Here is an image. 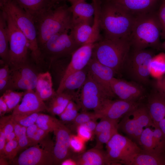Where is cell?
Returning <instances> with one entry per match:
<instances>
[{"label": "cell", "instance_id": "cell-1", "mask_svg": "<svg viewBox=\"0 0 165 165\" xmlns=\"http://www.w3.org/2000/svg\"><path fill=\"white\" fill-rule=\"evenodd\" d=\"M99 17L103 37L129 40L134 16L112 0H101Z\"/></svg>", "mask_w": 165, "mask_h": 165}, {"label": "cell", "instance_id": "cell-2", "mask_svg": "<svg viewBox=\"0 0 165 165\" xmlns=\"http://www.w3.org/2000/svg\"><path fill=\"white\" fill-rule=\"evenodd\" d=\"M65 2L60 1L54 7L35 23L40 50L53 35L70 30L73 21L72 15L70 6H68Z\"/></svg>", "mask_w": 165, "mask_h": 165}, {"label": "cell", "instance_id": "cell-3", "mask_svg": "<svg viewBox=\"0 0 165 165\" xmlns=\"http://www.w3.org/2000/svg\"><path fill=\"white\" fill-rule=\"evenodd\" d=\"M161 33L157 14L149 12L135 16L129 38L131 47L135 50L157 48Z\"/></svg>", "mask_w": 165, "mask_h": 165}, {"label": "cell", "instance_id": "cell-4", "mask_svg": "<svg viewBox=\"0 0 165 165\" xmlns=\"http://www.w3.org/2000/svg\"><path fill=\"white\" fill-rule=\"evenodd\" d=\"M131 48L129 40L102 37L94 46L93 55L117 73L122 70Z\"/></svg>", "mask_w": 165, "mask_h": 165}, {"label": "cell", "instance_id": "cell-5", "mask_svg": "<svg viewBox=\"0 0 165 165\" xmlns=\"http://www.w3.org/2000/svg\"><path fill=\"white\" fill-rule=\"evenodd\" d=\"M1 10L8 13L27 38L31 56L38 64L42 62L39 47L36 27L32 19L13 0H5L0 3Z\"/></svg>", "mask_w": 165, "mask_h": 165}, {"label": "cell", "instance_id": "cell-6", "mask_svg": "<svg viewBox=\"0 0 165 165\" xmlns=\"http://www.w3.org/2000/svg\"><path fill=\"white\" fill-rule=\"evenodd\" d=\"M112 98L88 72L82 85L75 92L74 101L82 111H99L106 101Z\"/></svg>", "mask_w": 165, "mask_h": 165}, {"label": "cell", "instance_id": "cell-7", "mask_svg": "<svg viewBox=\"0 0 165 165\" xmlns=\"http://www.w3.org/2000/svg\"><path fill=\"white\" fill-rule=\"evenodd\" d=\"M154 56L148 50L133 49L130 52L123 68L129 78L141 85L146 84L149 81L151 63Z\"/></svg>", "mask_w": 165, "mask_h": 165}, {"label": "cell", "instance_id": "cell-8", "mask_svg": "<svg viewBox=\"0 0 165 165\" xmlns=\"http://www.w3.org/2000/svg\"><path fill=\"white\" fill-rule=\"evenodd\" d=\"M67 30L57 34L50 38L40 49L43 61L52 62L71 57L80 47Z\"/></svg>", "mask_w": 165, "mask_h": 165}, {"label": "cell", "instance_id": "cell-9", "mask_svg": "<svg viewBox=\"0 0 165 165\" xmlns=\"http://www.w3.org/2000/svg\"><path fill=\"white\" fill-rule=\"evenodd\" d=\"M3 11L6 13L9 37L8 64L12 68L28 63V56L30 51L26 37L9 14Z\"/></svg>", "mask_w": 165, "mask_h": 165}, {"label": "cell", "instance_id": "cell-10", "mask_svg": "<svg viewBox=\"0 0 165 165\" xmlns=\"http://www.w3.org/2000/svg\"><path fill=\"white\" fill-rule=\"evenodd\" d=\"M153 124L146 105L140 104L122 117L118 123V129L138 144L143 130Z\"/></svg>", "mask_w": 165, "mask_h": 165}, {"label": "cell", "instance_id": "cell-11", "mask_svg": "<svg viewBox=\"0 0 165 165\" xmlns=\"http://www.w3.org/2000/svg\"><path fill=\"white\" fill-rule=\"evenodd\" d=\"M106 144L108 156L114 165L123 164L142 151L136 142L118 133L115 134Z\"/></svg>", "mask_w": 165, "mask_h": 165}, {"label": "cell", "instance_id": "cell-12", "mask_svg": "<svg viewBox=\"0 0 165 165\" xmlns=\"http://www.w3.org/2000/svg\"><path fill=\"white\" fill-rule=\"evenodd\" d=\"M47 137L21 152L14 163L18 165H54V146L52 141Z\"/></svg>", "mask_w": 165, "mask_h": 165}, {"label": "cell", "instance_id": "cell-13", "mask_svg": "<svg viewBox=\"0 0 165 165\" xmlns=\"http://www.w3.org/2000/svg\"><path fill=\"white\" fill-rule=\"evenodd\" d=\"M100 34L94 31L88 41L77 49L72 54L70 63L62 78L59 84L72 73L85 68L91 59L95 43L99 39Z\"/></svg>", "mask_w": 165, "mask_h": 165}, {"label": "cell", "instance_id": "cell-14", "mask_svg": "<svg viewBox=\"0 0 165 165\" xmlns=\"http://www.w3.org/2000/svg\"><path fill=\"white\" fill-rule=\"evenodd\" d=\"M29 63L11 68L6 89L35 91L38 76L35 70Z\"/></svg>", "mask_w": 165, "mask_h": 165}, {"label": "cell", "instance_id": "cell-15", "mask_svg": "<svg viewBox=\"0 0 165 165\" xmlns=\"http://www.w3.org/2000/svg\"><path fill=\"white\" fill-rule=\"evenodd\" d=\"M110 86L115 96L124 101L139 102L145 94L141 85L133 81H128L114 77L111 81Z\"/></svg>", "mask_w": 165, "mask_h": 165}, {"label": "cell", "instance_id": "cell-16", "mask_svg": "<svg viewBox=\"0 0 165 165\" xmlns=\"http://www.w3.org/2000/svg\"><path fill=\"white\" fill-rule=\"evenodd\" d=\"M140 104L139 102L129 101L120 99L113 100L108 99L99 111L95 112L97 114L99 119L105 118L118 121Z\"/></svg>", "mask_w": 165, "mask_h": 165}, {"label": "cell", "instance_id": "cell-17", "mask_svg": "<svg viewBox=\"0 0 165 165\" xmlns=\"http://www.w3.org/2000/svg\"><path fill=\"white\" fill-rule=\"evenodd\" d=\"M53 132L56 136L53 150L54 165H60L64 160L71 157L70 146L71 133L69 129L61 122Z\"/></svg>", "mask_w": 165, "mask_h": 165}, {"label": "cell", "instance_id": "cell-18", "mask_svg": "<svg viewBox=\"0 0 165 165\" xmlns=\"http://www.w3.org/2000/svg\"><path fill=\"white\" fill-rule=\"evenodd\" d=\"M86 67L88 73L112 98L115 97L111 88L110 82L116 73L115 72L98 61L93 55Z\"/></svg>", "mask_w": 165, "mask_h": 165}, {"label": "cell", "instance_id": "cell-19", "mask_svg": "<svg viewBox=\"0 0 165 165\" xmlns=\"http://www.w3.org/2000/svg\"><path fill=\"white\" fill-rule=\"evenodd\" d=\"M35 23L54 7L59 0H13Z\"/></svg>", "mask_w": 165, "mask_h": 165}, {"label": "cell", "instance_id": "cell-20", "mask_svg": "<svg viewBox=\"0 0 165 165\" xmlns=\"http://www.w3.org/2000/svg\"><path fill=\"white\" fill-rule=\"evenodd\" d=\"M47 110V107L34 90L25 91L21 102L12 114H30Z\"/></svg>", "mask_w": 165, "mask_h": 165}, {"label": "cell", "instance_id": "cell-21", "mask_svg": "<svg viewBox=\"0 0 165 165\" xmlns=\"http://www.w3.org/2000/svg\"><path fill=\"white\" fill-rule=\"evenodd\" d=\"M73 156L77 165H114L106 151L95 147Z\"/></svg>", "mask_w": 165, "mask_h": 165}, {"label": "cell", "instance_id": "cell-22", "mask_svg": "<svg viewBox=\"0 0 165 165\" xmlns=\"http://www.w3.org/2000/svg\"><path fill=\"white\" fill-rule=\"evenodd\" d=\"M69 2L72 13L73 20L86 22L92 25L95 7L93 2H87L86 0H59Z\"/></svg>", "mask_w": 165, "mask_h": 165}, {"label": "cell", "instance_id": "cell-23", "mask_svg": "<svg viewBox=\"0 0 165 165\" xmlns=\"http://www.w3.org/2000/svg\"><path fill=\"white\" fill-rule=\"evenodd\" d=\"M133 16L149 12L159 0H112Z\"/></svg>", "mask_w": 165, "mask_h": 165}, {"label": "cell", "instance_id": "cell-24", "mask_svg": "<svg viewBox=\"0 0 165 165\" xmlns=\"http://www.w3.org/2000/svg\"><path fill=\"white\" fill-rule=\"evenodd\" d=\"M146 106L154 124L165 118V97L156 90L149 96Z\"/></svg>", "mask_w": 165, "mask_h": 165}, {"label": "cell", "instance_id": "cell-25", "mask_svg": "<svg viewBox=\"0 0 165 165\" xmlns=\"http://www.w3.org/2000/svg\"><path fill=\"white\" fill-rule=\"evenodd\" d=\"M35 91L44 101L50 100L56 94L53 88L52 77L49 72L38 73Z\"/></svg>", "mask_w": 165, "mask_h": 165}, {"label": "cell", "instance_id": "cell-26", "mask_svg": "<svg viewBox=\"0 0 165 165\" xmlns=\"http://www.w3.org/2000/svg\"><path fill=\"white\" fill-rule=\"evenodd\" d=\"M126 165H165V152L136 154L124 163Z\"/></svg>", "mask_w": 165, "mask_h": 165}, {"label": "cell", "instance_id": "cell-27", "mask_svg": "<svg viewBox=\"0 0 165 165\" xmlns=\"http://www.w3.org/2000/svg\"><path fill=\"white\" fill-rule=\"evenodd\" d=\"M0 56L1 61L9 63V37L7 23L5 12H0Z\"/></svg>", "mask_w": 165, "mask_h": 165}, {"label": "cell", "instance_id": "cell-28", "mask_svg": "<svg viewBox=\"0 0 165 165\" xmlns=\"http://www.w3.org/2000/svg\"><path fill=\"white\" fill-rule=\"evenodd\" d=\"M75 91H65L57 93L50 100L47 111L53 115L59 116L64 111L69 102L74 100Z\"/></svg>", "mask_w": 165, "mask_h": 165}, {"label": "cell", "instance_id": "cell-29", "mask_svg": "<svg viewBox=\"0 0 165 165\" xmlns=\"http://www.w3.org/2000/svg\"><path fill=\"white\" fill-rule=\"evenodd\" d=\"M93 26L79 20H73L70 33L75 42L80 46L89 40L93 31Z\"/></svg>", "mask_w": 165, "mask_h": 165}, {"label": "cell", "instance_id": "cell-30", "mask_svg": "<svg viewBox=\"0 0 165 165\" xmlns=\"http://www.w3.org/2000/svg\"><path fill=\"white\" fill-rule=\"evenodd\" d=\"M86 66L68 76L62 84H59L56 92L60 93L65 91H75L79 89L87 78L88 70Z\"/></svg>", "mask_w": 165, "mask_h": 165}, {"label": "cell", "instance_id": "cell-31", "mask_svg": "<svg viewBox=\"0 0 165 165\" xmlns=\"http://www.w3.org/2000/svg\"><path fill=\"white\" fill-rule=\"evenodd\" d=\"M145 128L142 132L139 138L138 145L145 152L160 153L162 152L157 145L153 135L152 129L151 127Z\"/></svg>", "mask_w": 165, "mask_h": 165}, {"label": "cell", "instance_id": "cell-32", "mask_svg": "<svg viewBox=\"0 0 165 165\" xmlns=\"http://www.w3.org/2000/svg\"><path fill=\"white\" fill-rule=\"evenodd\" d=\"M49 133L39 128L36 123L27 127L26 134L30 146L41 142L47 136Z\"/></svg>", "mask_w": 165, "mask_h": 165}, {"label": "cell", "instance_id": "cell-33", "mask_svg": "<svg viewBox=\"0 0 165 165\" xmlns=\"http://www.w3.org/2000/svg\"><path fill=\"white\" fill-rule=\"evenodd\" d=\"M61 122L52 116L40 113L35 123L40 128L50 133L53 132Z\"/></svg>", "mask_w": 165, "mask_h": 165}, {"label": "cell", "instance_id": "cell-34", "mask_svg": "<svg viewBox=\"0 0 165 165\" xmlns=\"http://www.w3.org/2000/svg\"><path fill=\"white\" fill-rule=\"evenodd\" d=\"M24 92H17L10 89L6 90L2 95L8 108V112L13 110L22 100Z\"/></svg>", "mask_w": 165, "mask_h": 165}, {"label": "cell", "instance_id": "cell-35", "mask_svg": "<svg viewBox=\"0 0 165 165\" xmlns=\"http://www.w3.org/2000/svg\"><path fill=\"white\" fill-rule=\"evenodd\" d=\"M80 108L74 100L71 101L62 112L59 116L62 123H70L79 113Z\"/></svg>", "mask_w": 165, "mask_h": 165}, {"label": "cell", "instance_id": "cell-36", "mask_svg": "<svg viewBox=\"0 0 165 165\" xmlns=\"http://www.w3.org/2000/svg\"><path fill=\"white\" fill-rule=\"evenodd\" d=\"M157 79L165 74V53H161L154 56L151 63V70Z\"/></svg>", "mask_w": 165, "mask_h": 165}, {"label": "cell", "instance_id": "cell-37", "mask_svg": "<svg viewBox=\"0 0 165 165\" xmlns=\"http://www.w3.org/2000/svg\"><path fill=\"white\" fill-rule=\"evenodd\" d=\"M99 119L97 114L95 112H89L82 111L79 113L75 119L71 123L69 129L70 130H76L77 127L88 122Z\"/></svg>", "mask_w": 165, "mask_h": 165}, {"label": "cell", "instance_id": "cell-38", "mask_svg": "<svg viewBox=\"0 0 165 165\" xmlns=\"http://www.w3.org/2000/svg\"><path fill=\"white\" fill-rule=\"evenodd\" d=\"M39 112L30 114H12L13 119L20 124L28 127L35 123Z\"/></svg>", "mask_w": 165, "mask_h": 165}, {"label": "cell", "instance_id": "cell-39", "mask_svg": "<svg viewBox=\"0 0 165 165\" xmlns=\"http://www.w3.org/2000/svg\"><path fill=\"white\" fill-rule=\"evenodd\" d=\"M118 121L105 118H101L99 123H97L94 134L97 135L102 132L118 129Z\"/></svg>", "mask_w": 165, "mask_h": 165}, {"label": "cell", "instance_id": "cell-40", "mask_svg": "<svg viewBox=\"0 0 165 165\" xmlns=\"http://www.w3.org/2000/svg\"><path fill=\"white\" fill-rule=\"evenodd\" d=\"M18 151V142L16 139L6 142L4 150V157L13 160Z\"/></svg>", "mask_w": 165, "mask_h": 165}, {"label": "cell", "instance_id": "cell-41", "mask_svg": "<svg viewBox=\"0 0 165 165\" xmlns=\"http://www.w3.org/2000/svg\"><path fill=\"white\" fill-rule=\"evenodd\" d=\"M85 142L83 140L77 135L71 134L70 146L72 151L76 153H81L85 148Z\"/></svg>", "mask_w": 165, "mask_h": 165}, {"label": "cell", "instance_id": "cell-42", "mask_svg": "<svg viewBox=\"0 0 165 165\" xmlns=\"http://www.w3.org/2000/svg\"><path fill=\"white\" fill-rule=\"evenodd\" d=\"M0 128L3 130L6 137L14 132L13 120L11 115L1 116L0 119Z\"/></svg>", "mask_w": 165, "mask_h": 165}, {"label": "cell", "instance_id": "cell-43", "mask_svg": "<svg viewBox=\"0 0 165 165\" xmlns=\"http://www.w3.org/2000/svg\"><path fill=\"white\" fill-rule=\"evenodd\" d=\"M161 28V37L165 39V0H162L157 14Z\"/></svg>", "mask_w": 165, "mask_h": 165}, {"label": "cell", "instance_id": "cell-44", "mask_svg": "<svg viewBox=\"0 0 165 165\" xmlns=\"http://www.w3.org/2000/svg\"><path fill=\"white\" fill-rule=\"evenodd\" d=\"M76 131L77 135L85 142L90 140L91 138L94 134L82 125L79 126L77 127Z\"/></svg>", "mask_w": 165, "mask_h": 165}, {"label": "cell", "instance_id": "cell-45", "mask_svg": "<svg viewBox=\"0 0 165 165\" xmlns=\"http://www.w3.org/2000/svg\"><path fill=\"white\" fill-rule=\"evenodd\" d=\"M154 86L156 91L165 97V74L157 79Z\"/></svg>", "mask_w": 165, "mask_h": 165}, {"label": "cell", "instance_id": "cell-46", "mask_svg": "<svg viewBox=\"0 0 165 165\" xmlns=\"http://www.w3.org/2000/svg\"><path fill=\"white\" fill-rule=\"evenodd\" d=\"M6 138L2 128H0V156L4 157V150L6 144Z\"/></svg>", "mask_w": 165, "mask_h": 165}, {"label": "cell", "instance_id": "cell-47", "mask_svg": "<svg viewBox=\"0 0 165 165\" xmlns=\"http://www.w3.org/2000/svg\"><path fill=\"white\" fill-rule=\"evenodd\" d=\"M11 72V68L8 64H5L0 69V79H9Z\"/></svg>", "mask_w": 165, "mask_h": 165}, {"label": "cell", "instance_id": "cell-48", "mask_svg": "<svg viewBox=\"0 0 165 165\" xmlns=\"http://www.w3.org/2000/svg\"><path fill=\"white\" fill-rule=\"evenodd\" d=\"M97 123L96 120H94L89 121L82 125L94 134Z\"/></svg>", "mask_w": 165, "mask_h": 165}, {"label": "cell", "instance_id": "cell-49", "mask_svg": "<svg viewBox=\"0 0 165 165\" xmlns=\"http://www.w3.org/2000/svg\"><path fill=\"white\" fill-rule=\"evenodd\" d=\"M7 105L1 96L0 97V115L2 116L6 112H8Z\"/></svg>", "mask_w": 165, "mask_h": 165}, {"label": "cell", "instance_id": "cell-50", "mask_svg": "<svg viewBox=\"0 0 165 165\" xmlns=\"http://www.w3.org/2000/svg\"><path fill=\"white\" fill-rule=\"evenodd\" d=\"M9 79H0V91L1 93H3L6 90Z\"/></svg>", "mask_w": 165, "mask_h": 165}, {"label": "cell", "instance_id": "cell-51", "mask_svg": "<svg viewBox=\"0 0 165 165\" xmlns=\"http://www.w3.org/2000/svg\"><path fill=\"white\" fill-rule=\"evenodd\" d=\"M61 165H77L76 161L73 158L70 157L63 160L61 163Z\"/></svg>", "mask_w": 165, "mask_h": 165}, {"label": "cell", "instance_id": "cell-52", "mask_svg": "<svg viewBox=\"0 0 165 165\" xmlns=\"http://www.w3.org/2000/svg\"><path fill=\"white\" fill-rule=\"evenodd\" d=\"M156 125L160 129L165 137V118L160 121Z\"/></svg>", "mask_w": 165, "mask_h": 165}, {"label": "cell", "instance_id": "cell-53", "mask_svg": "<svg viewBox=\"0 0 165 165\" xmlns=\"http://www.w3.org/2000/svg\"><path fill=\"white\" fill-rule=\"evenodd\" d=\"M5 158L2 157H0V165H8V163L7 161L5 160Z\"/></svg>", "mask_w": 165, "mask_h": 165}, {"label": "cell", "instance_id": "cell-54", "mask_svg": "<svg viewBox=\"0 0 165 165\" xmlns=\"http://www.w3.org/2000/svg\"><path fill=\"white\" fill-rule=\"evenodd\" d=\"M164 40V41L162 45V47L165 50V39Z\"/></svg>", "mask_w": 165, "mask_h": 165}]
</instances>
